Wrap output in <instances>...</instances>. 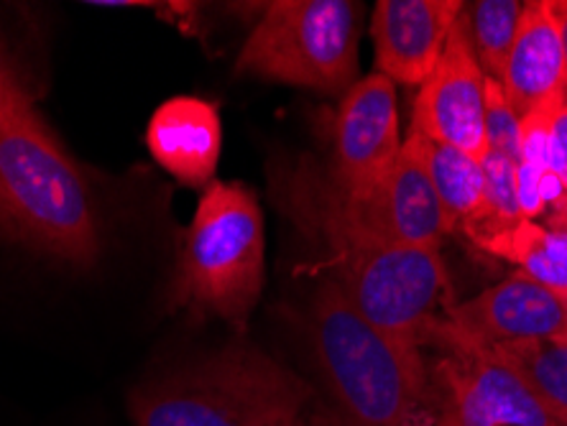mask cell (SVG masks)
<instances>
[{"instance_id": "8fae6325", "label": "cell", "mask_w": 567, "mask_h": 426, "mask_svg": "<svg viewBox=\"0 0 567 426\" xmlns=\"http://www.w3.org/2000/svg\"><path fill=\"white\" fill-rule=\"evenodd\" d=\"M445 320L481 345L522 340H567V306L560 294L516 271L468 302L450 304Z\"/></svg>"}, {"instance_id": "5bb4252c", "label": "cell", "mask_w": 567, "mask_h": 426, "mask_svg": "<svg viewBox=\"0 0 567 426\" xmlns=\"http://www.w3.org/2000/svg\"><path fill=\"white\" fill-rule=\"evenodd\" d=\"M146 144L156 164L174 179L205 189L218 172L223 154L218 107L189 95L166 100L148 121Z\"/></svg>"}, {"instance_id": "6da1fadb", "label": "cell", "mask_w": 567, "mask_h": 426, "mask_svg": "<svg viewBox=\"0 0 567 426\" xmlns=\"http://www.w3.org/2000/svg\"><path fill=\"white\" fill-rule=\"evenodd\" d=\"M0 228L74 269L103 248L87 181L23 85L0 118Z\"/></svg>"}, {"instance_id": "7a4b0ae2", "label": "cell", "mask_w": 567, "mask_h": 426, "mask_svg": "<svg viewBox=\"0 0 567 426\" xmlns=\"http://www.w3.org/2000/svg\"><path fill=\"white\" fill-rule=\"evenodd\" d=\"M307 332L332 412L346 426H402L427 408L422 350L373 328L330 279L312 299Z\"/></svg>"}, {"instance_id": "7c38bea8", "label": "cell", "mask_w": 567, "mask_h": 426, "mask_svg": "<svg viewBox=\"0 0 567 426\" xmlns=\"http://www.w3.org/2000/svg\"><path fill=\"white\" fill-rule=\"evenodd\" d=\"M461 0H381L371 15L377 70L399 85L420 87L435 70Z\"/></svg>"}, {"instance_id": "484cf974", "label": "cell", "mask_w": 567, "mask_h": 426, "mask_svg": "<svg viewBox=\"0 0 567 426\" xmlns=\"http://www.w3.org/2000/svg\"><path fill=\"white\" fill-rule=\"evenodd\" d=\"M297 426H346L343 422L338 419L336 412H322V408H312L310 414L305 416L302 422H299Z\"/></svg>"}, {"instance_id": "7402d4cb", "label": "cell", "mask_w": 567, "mask_h": 426, "mask_svg": "<svg viewBox=\"0 0 567 426\" xmlns=\"http://www.w3.org/2000/svg\"><path fill=\"white\" fill-rule=\"evenodd\" d=\"M19 87H21L19 77H16L11 64L6 62L3 52H0V118H3V113L8 111V105H11V97L16 95V90H19Z\"/></svg>"}, {"instance_id": "ba28073f", "label": "cell", "mask_w": 567, "mask_h": 426, "mask_svg": "<svg viewBox=\"0 0 567 426\" xmlns=\"http://www.w3.org/2000/svg\"><path fill=\"white\" fill-rule=\"evenodd\" d=\"M432 345L442 350V404L457 426H560L494 347L463 337L445 316Z\"/></svg>"}, {"instance_id": "4fadbf2b", "label": "cell", "mask_w": 567, "mask_h": 426, "mask_svg": "<svg viewBox=\"0 0 567 426\" xmlns=\"http://www.w3.org/2000/svg\"><path fill=\"white\" fill-rule=\"evenodd\" d=\"M498 85L504 87L506 100L519 118L567 103L560 31L549 11V0L524 3L519 29Z\"/></svg>"}, {"instance_id": "52a82bcc", "label": "cell", "mask_w": 567, "mask_h": 426, "mask_svg": "<svg viewBox=\"0 0 567 426\" xmlns=\"http://www.w3.org/2000/svg\"><path fill=\"white\" fill-rule=\"evenodd\" d=\"M330 281L386 335L406 345H432L445 304L447 271L440 250L410 246L328 243Z\"/></svg>"}, {"instance_id": "ac0fdd59", "label": "cell", "mask_w": 567, "mask_h": 426, "mask_svg": "<svg viewBox=\"0 0 567 426\" xmlns=\"http://www.w3.org/2000/svg\"><path fill=\"white\" fill-rule=\"evenodd\" d=\"M522 8L524 3L519 0H475L463 3L457 15L483 74L496 82H502L508 52L514 46Z\"/></svg>"}, {"instance_id": "d4e9b609", "label": "cell", "mask_w": 567, "mask_h": 426, "mask_svg": "<svg viewBox=\"0 0 567 426\" xmlns=\"http://www.w3.org/2000/svg\"><path fill=\"white\" fill-rule=\"evenodd\" d=\"M549 11L560 31V44H563V60H565V77H567V0H549Z\"/></svg>"}, {"instance_id": "5b68a950", "label": "cell", "mask_w": 567, "mask_h": 426, "mask_svg": "<svg viewBox=\"0 0 567 426\" xmlns=\"http://www.w3.org/2000/svg\"><path fill=\"white\" fill-rule=\"evenodd\" d=\"M291 215L312 230L322 246H410L440 250L450 236L445 212L430 179L422 141L406 136L389 177L371 195L348 199L322 177L302 169L291 191Z\"/></svg>"}, {"instance_id": "ffe728a7", "label": "cell", "mask_w": 567, "mask_h": 426, "mask_svg": "<svg viewBox=\"0 0 567 426\" xmlns=\"http://www.w3.org/2000/svg\"><path fill=\"white\" fill-rule=\"evenodd\" d=\"M483 123H486L488 152L508 158L514 166L519 164L522 118L506 100L504 87L491 77H486V113H483Z\"/></svg>"}, {"instance_id": "cb8c5ba5", "label": "cell", "mask_w": 567, "mask_h": 426, "mask_svg": "<svg viewBox=\"0 0 567 426\" xmlns=\"http://www.w3.org/2000/svg\"><path fill=\"white\" fill-rule=\"evenodd\" d=\"M545 215H547L545 228L553 230L555 236H560L563 240H567V195L555 207H549Z\"/></svg>"}, {"instance_id": "8992f818", "label": "cell", "mask_w": 567, "mask_h": 426, "mask_svg": "<svg viewBox=\"0 0 567 426\" xmlns=\"http://www.w3.org/2000/svg\"><path fill=\"white\" fill-rule=\"evenodd\" d=\"M363 6L350 0H277L240 49L236 72L338 95L358 82Z\"/></svg>"}, {"instance_id": "44dd1931", "label": "cell", "mask_w": 567, "mask_h": 426, "mask_svg": "<svg viewBox=\"0 0 567 426\" xmlns=\"http://www.w3.org/2000/svg\"><path fill=\"white\" fill-rule=\"evenodd\" d=\"M549 169L567 195V103L553 115L549 128Z\"/></svg>"}, {"instance_id": "2e32d148", "label": "cell", "mask_w": 567, "mask_h": 426, "mask_svg": "<svg viewBox=\"0 0 567 426\" xmlns=\"http://www.w3.org/2000/svg\"><path fill=\"white\" fill-rule=\"evenodd\" d=\"M491 347L522 375L547 414L567 426V340H522Z\"/></svg>"}, {"instance_id": "9a60e30c", "label": "cell", "mask_w": 567, "mask_h": 426, "mask_svg": "<svg viewBox=\"0 0 567 426\" xmlns=\"http://www.w3.org/2000/svg\"><path fill=\"white\" fill-rule=\"evenodd\" d=\"M420 141L430 179L435 184L442 212H445L447 230H468L478 217L483 195H486V177H483L481 162L461 148L432 144L424 138Z\"/></svg>"}, {"instance_id": "603a6c76", "label": "cell", "mask_w": 567, "mask_h": 426, "mask_svg": "<svg viewBox=\"0 0 567 426\" xmlns=\"http://www.w3.org/2000/svg\"><path fill=\"white\" fill-rule=\"evenodd\" d=\"M402 426H457V422H455L453 412L442 404L437 412H427V408H422L420 414H414L412 419Z\"/></svg>"}, {"instance_id": "3957f363", "label": "cell", "mask_w": 567, "mask_h": 426, "mask_svg": "<svg viewBox=\"0 0 567 426\" xmlns=\"http://www.w3.org/2000/svg\"><path fill=\"white\" fill-rule=\"evenodd\" d=\"M315 401L302 375L236 342L133 391L131 419L136 426H297Z\"/></svg>"}, {"instance_id": "e0dca14e", "label": "cell", "mask_w": 567, "mask_h": 426, "mask_svg": "<svg viewBox=\"0 0 567 426\" xmlns=\"http://www.w3.org/2000/svg\"><path fill=\"white\" fill-rule=\"evenodd\" d=\"M483 250L516 263L524 276L553 289L555 294H567V240L555 236L545 225L522 220Z\"/></svg>"}, {"instance_id": "d6986e66", "label": "cell", "mask_w": 567, "mask_h": 426, "mask_svg": "<svg viewBox=\"0 0 567 426\" xmlns=\"http://www.w3.org/2000/svg\"><path fill=\"white\" fill-rule=\"evenodd\" d=\"M483 177H486V195L483 207L471 228L465 230L475 246L486 248L491 240L516 228L524 217L516 195V166L498 154H486L481 158Z\"/></svg>"}, {"instance_id": "30bf717a", "label": "cell", "mask_w": 567, "mask_h": 426, "mask_svg": "<svg viewBox=\"0 0 567 426\" xmlns=\"http://www.w3.org/2000/svg\"><path fill=\"white\" fill-rule=\"evenodd\" d=\"M486 74L475 60L468 37L455 21L445 52L414 97L410 136L453 146L481 162L486 141Z\"/></svg>"}, {"instance_id": "9c48e42d", "label": "cell", "mask_w": 567, "mask_h": 426, "mask_svg": "<svg viewBox=\"0 0 567 426\" xmlns=\"http://www.w3.org/2000/svg\"><path fill=\"white\" fill-rule=\"evenodd\" d=\"M394 82L373 72L350 87L332 118L324 184L340 197L371 195L402 152Z\"/></svg>"}, {"instance_id": "277c9868", "label": "cell", "mask_w": 567, "mask_h": 426, "mask_svg": "<svg viewBox=\"0 0 567 426\" xmlns=\"http://www.w3.org/2000/svg\"><path fill=\"white\" fill-rule=\"evenodd\" d=\"M264 215L244 184L213 179L182 232L174 304L246 330L266 281Z\"/></svg>"}, {"instance_id": "4316f807", "label": "cell", "mask_w": 567, "mask_h": 426, "mask_svg": "<svg viewBox=\"0 0 567 426\" xmlns=\"http://www.w3.org/2000/svg\"><path fill=\"white\" fill-rule=\"evenodd\" d=\"M563 299H565V306H567V294H565V297H563Z\"/></svg>"}]
</instances>
